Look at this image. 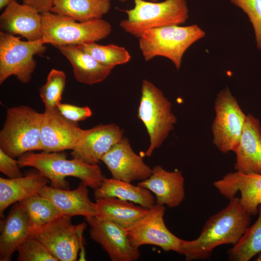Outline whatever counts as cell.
<instances>
[{
	"mask_svg": "<svg viewBox=\"0 0 261 261\" xmlns=\"http://www.w3.org/2000/svg\"><path fill=\"white\" fill-rule=\"evenodd\" d=\"M17 203L28 216L30 235L34 231L62 215L51 202L39 194Z\"/></svg>",
	"mask_w": 261,
	"mask_h": 261,
	"instance_id": "obj_27",
	"label": "cell"
},
{
	"mask_svg": "<svg viewBox=\"0 0 261 261\" xmlns=\"http://www.w3.org/2000/svg\"><path fill=\"white\" fill-rule=\"evenodd\" d=\"M133 8L125 11L127 19L119 26L127 33L140 38L147 29L184 24L188 18L186 0L161 2L134 0Z\"/></svg>",
	"mask_w": 261,
	"mask_h": 261,
	"instance_id": "obj_6",
	"label": "cell"
},
{
	"mask_svg": "<svg viewBox=\"0 0 261 261\" xmlns=\"http://www.w3.org/2000/svg\"><path fill=\"white\" fill-rule=\"evenodd\" d=\"M23 4L28 5L42 14L50 11L53 0H21Z\"/></svg>",
	"mask_w": 261,
	"mask_h": 261,
	"instance_id": "obj_35",
	"label": "cell"
},
{
	"mask_svg": "<svg viewBox=\"0 0 261 261\" xmlns=\"http://www.w3.org/2000/svg\"><path fill=\"white\" fill-rule=\"evenodd\" d=\"M42 116L28 106L9 108L0 131V148L14 158L29 151L42 150Z\"/></svg>",
	"mask_w": 261,
	"mask_h": 261,
	"instance_id": "obj_4",
	"label": "cell"
},
{
	"mask_svg": "<svg viewBox=\"0 0 261 261\" xmlns=\"http://www.w3.org/2000/svg\"><path fill=\"white\" fill-rule=\"evenodd\" d=\"M41 130L42 150L45 152L72 150L84 130L77 122L64 117L58 107L42 113Z\"/></svg>",
	"mask_w": 261,
	"mask_h": 261,
	"instance_id": "obj_13",
	"label": "cell"
},
{
	"mask_svg": "<svg viewBox=\"0 0 261 261\" xmlns=\"http://www.w3.org/2000/svg\"><path fill=\"white\" fill-rule=\"evenodd\" d=\"M108 0V1H110V0ZM120 1H125L127 0H120ZM151 1H154V2H157L159 0H150Z\"/></svg>",
	"mask_w": 261,
	"mask_h": 261,
	"instance_id": "obj_38",
	"label": "cell"
},
{
	"mask_svg": "<svg viewBox=\"0 0 261 261\" xmlns=\"http://www.w3.org/2000/svg\"><path fill=\"white\" fill-rule=\"evenodd\" d=\"M95 215L117 224L125 230L132 227L145 216L149 209L115 197H104L93 203Z\"/></svg>",
	"mask_w": 261,
	"mask_h": 261,
	"instance_id": "obj_24",
	"label": "cell"
},
{
	"mask_svg": "<svg viewBox=\"0 0 261 261\" xmlns=\"http://www.w3.org/2000/svg\"><path fill=\"white\" fill-rule=\"evenodd\" d=\"M233 152L236 172L261 174V125L251 114L246 116L239 143Z\"/></svg>",
	"mask_w": 261,
	"mask_h": 261,
	"instance_id": "obj_16",
	"label": "cell"
},
{
	"mask_svg": "<svg viewBox=\"0 0 261 261\" xmlns=\"http://www.w3.org/2000/svg\"><path fill=\"white\" fill-rule=\"evenodd\" d=\"M70 62L75 79L82 83L92 85L104 80L113 68L97 61L77 45L56 46Z\"/></svg>",
	"mask_w": 261,
	"mask_h": 261,
	"instance_id": "obj_23",
	"label": "cell"
},
{
	"mask_svg": "<svg viewBox=\"0 0 261 261\" xmlns=\"http://www.w3.org/2000/svg\"><path fill=\"white\" fill-rule=\"evenodd\" d=\"M163 205L155 204L148 213L132 227L126 230L130 244L136 248L144 245L160 247L163 251H174L182 255L181 239L173 234L166 226Z\"/></svg>",
	"mask_w": 261,
	"mask_h": 261,
	"instance_id": "obj_11",
	"label": "cell"
},
{
	"mask_svg": "<svg viewBox=\"0 0 261 261\" xmlns=\"http://www.w3.org/2000/svg\"><path fill=\"white\" fill-rule=\"evenodd\" d=\"M219 193L229 200L241 193L240 202L250 216L258 214L261 204V174L229 173L213 183Z\"/></svg>",
	"mask_w": 261,
	"mask_h": 261,
	"instance_id": "obj_17",
	"label": "cell"
},
{
	"mask_svg": "<svg viewBox=\"0 0 261 261\" xmlns=\"http://www.w3.org/2000/svg\"><path fill=\"white\" fill-rule=\"evenodd\" d=\"M214 109L215 117L211 126L213 143L223 153L233 152L239 143L246 115L228 87L217 94Z\"/></svg>",
	"mask_w": 261,
	"mask_h": 261,
	"instance_id": "obj_9",
	"label": "cell"
},
{
	"mask_svg": "<svg viewBox=\"0 0 261 261\" xmlns=\"http://www.w3.org/2000/svg\"><path fill=\"white\" fill-rule=\"evenodd\" d=\"M138 185L154 194L157 204L174 208L185 198L184 178L180 171L169 172L160 165H156L152 169L150 176Z\"/></svg>",
	"mask_w": 261,
	"mask_h": 261,
	"instance_id": "obj_19",
	"label": "cell"
},
{
	"mask_svg": "<svg viewBox=\"0 0 261 261\" xmlns=\"http://www.w3.org/2000/svg\"><path fill=\"white\" fill-rule=\"evenodd\" d=\"M87 186L81 182L73 190L64 189L45 185L39 194L51 202L61 215L70 218L95 215L93 203L89 199Z\"/></svg>",
	"mask_w": 261,
	"mask_h": 261,
	"instance_id": "obj_20",
	"label": "cell"
},
{
	"mask_svg": "<svg viewBox=\"0 0 261 261\" xmlns=\"http://www.w3.org/2000/svg\"><path fill=\"white\" fill-rule=\"evenodd\" d=\"M30 235L28 216L18 203H16L2 224L0 236V261H10L13 253Z\"/></svg>",
	"mask_w": 261,
	"mask_h": 261,
	"instance_id": "obj_22",
	"label": "cell"
},
{
	"mask_svg": "<svg viewBox=\"0 0 261 261\" xmlns=\"http://www.w3.org/2000/svg\"><path fill=\"white\" fill-rule=\"evenodd\" d=\"M90 238L100 244L112 261H135L140 256L138 248L130 243L125 229L98 215L85 218Z\"/></svg>",
	"mask_w": 261,
	"mask_h": 261,
	"instance_id": "obj_12",
	"label": "cell"
},
{
	"mask_svg": "<svg viewBox=\"0 0 261 261\" xmlns=\"http://www.w3.org/2000/svg\"><path fill=\"white\" fill-rule=\"evenodd\" d=\"M258 214L255 222L246 229L238 241L227 251L229 261H248L261 252V204Z\"/></svg>",
	"mask_w": 261,
	"mask_h": 261,
	"instance_id": "obj_28",
	"label": "cell"
},
{
	"mask_svg": "<svg viewBox=\"0 0 261 261\" xmlns=\"http://www.w3.org/2000/svg\"><path fill=\"white\" fill-rule=\"evenodd\" d=\"M248 16L255 35L257 46L261 50V0H230Z\"/></svg>",
	"mask_w": 261,
	"mask_h": 261,
	"instance_id": "obj_32",
	"label": "cell"
},
{
	"mask_svg": "<svg viewBox=\"0 0 261 261\" xmlns=\"http://www.w3.org/2000/svg\"><path fill=\"white\" fill-rule=\"evenodd\" d=\"M110 7L106 0H53L50 12L84 22L102 19Z\"/></svg>",
	"mask_w": 261,
	"mask_h": 261,
	"instance_id": "obj_26",
	"label": "cell"
},
{
	"mask_svg": "<svg viewBox=\"0 0 261 261\" xmlns=\"http://www.w3.org/2000/svg\"><path fill=\"white\" fill-rule=\"evenodd\" d=\"M95 200L115 197L132 202L149 209L155 204V198L148 189L114 178L104 177L101 186L94 190Z\"/></svg>",
	"mask_w": 261,
	"mask_h": 261,
	"instance_id": "obj_25",
	"label": "cell"
},
{
	"mask_svg": "<svg viewBox=\"0 0 261 261\" xmlns=\"http://www.w3.org/2000/svg\"><path fill=\"white\" fill-rule=\"evenodd\" d=\"M20 167H32L45 175L50 186L57 188L69 189L65 179L67 176L80 179L88 187L96 189L101 185L104 176L98 164H89L72 158L68 160L65 153L27 152L18 158Z\"/></svg>",
	"mask_w": 261,
	"mask_h": 261,
	"instance_id": "obj_2",
	"label": "cell"
},
{
	"mask_svg": "<svg viewBox=\"0 0 261 261\" xmlns=\"http://www.w3.org/2000/svg\"><path fill=\"white\" fill-rule=\"evenodd\" d=\"M123 137V130L114 123L100 124L83 132L71 155L89 164L100 163L102 157Z\"/></svg>",
	"mask_w": 261,
	"mask_h": 261,
	"instance_id": "obj_15",
	"label": "cell"
},
{
	"mask_svg": "<svg viewBox=\"0 0 261 261\" xmlns=\"http://www.w3.org/2000/svg\"><path fill=\"white\" fill-rule=\"evenodd\" d=\"M41 15L42 40L45 44L55 47L96 42L107 37L112 31L111 25L102 19L77 22L72 18L50 11Z\"/></svg>",
	"mask_w": 261,
	"mask_h": 261,
	"instance_id": "obj_5",
	"label": "cell"
},
{
	"mask_svg": "<svg viewBox=\"0 0 261 261\" xmlns=\"http://www.w3.org/2000/svg\"><path fill=\"white\" fill-rule=\"evenodd\" d=\"M18 160H15L0 148V171L8 178L20 177L23 174L20 169Z\"/></svg>",
	"mask_w": 261,
	"mask_h": 261,
	"instance_id": "obj_34",
	"label": "cell"
},
{
	"mask_svg": "<svg viewBox=\"0 0 261 261\" xmlns=\"http://www.w3.org/2000/svg\"><path fill=\"white\" fill-rule=\"evenodd\" d=\"M17 251L18 261H58L40 240L33 236L27 238Z\"/></svg>",
	"mask_w": 261,
	"mask_h": 261,
	"instance_id": "obj_31",
	"label": "cell"
},
{
	"mask_svg": "<svg viewBox=\"0 0 261 261\" xmlns=\"http://www.w3.org/2000/svg\"><path fill=\"white\" fill-rule=\"evenodd\" d=\"M39 171H32L25 176L10 179L0 177V216L10 205L34 195L50 182Z\"/></svg>",
	"mask_w": 261,
	"mask_h": 261,
	"instance_id": "obj_21",
	"label": "cell"
},
{
	"mask_svg": "<svg viewBox=\"0 0 261 261\" xmlns=\"http://www.w3.org/2000/svg\"><path fill=\"white\" fill-rule=\"evenodd\" d=\"M251 217L239 198L234 197L224 208L207 220L196 239H182V255L187 261L204 260L210 258L217 246L235 245L249 227Z\"/></svg>",
	"mask_w": 261,
	"mask_h": 261,
	"instance_id": "obj_1",
	"label": "cell"
},
{
	"mask_svg": "<svg viewBox=\"0 0 261 261\" xmlns=\"http://www.w3.org/2000/svg\"><path fill=\"white\" fill-rule=\"evenodd\" d=\"M102 161L112 177L127 182L145 180L152 173V169L143 160V157L135 153L128 140L123 137L102 157Z\"/></svg>",
	"mask_w": 261,
	"mask_h": 261,
	"instance_id": "obj_14",
	"label": "cell"
},
{
	"mask_svg": "<svg viewBox=\"0 0 261 261\" xmlns=\"http://www.w3.org/2000/svg\"><path fill=\"white\" fill-rule=\"evenodd\" d=\"M205 34L197 25L153 28L146 30L139 38V47L145 61L157 56L165 57L179 70L185 52Z\"/></svg>",
	"mask_w": 261,
	"mask_h": 261,
	"instance_id": "obj_3",
	"label": "cell"
},
{
	"mask_svg": "<svg viewBox=\"0 0 261 261\" xmlns=\"http://www.w3.org/2000/svg\"><path fill=\"white\" fill-rule=\"evenodd\" d=\"M66 76L62 71L52 69L48 74L45 84L40 89V95L45 110H52L61 102L66 85Z\"/></svg>",
	"mask_w": 261,
	"mask_h": 261,
	"instance_id": "obj_30",
	"label": "cell"
},
{
	"mask_svg": "<svg viewBox=\"0 0 261 261\" xmlns=\"http://www.w3.org/2000/svg\"><path fill=\"white\" fill-rule=\"evenodd\" d=\"M14 1H16V0H0V9L2 10L3 8H6Z\"/></svg>",
	"mask_w": 261,
	"mask_h": 261,
	"instance_id": "obj_36",
	"label": "cell"
},
{
	"mask_svg": "<svg viewBox=\"0 0 261 261\" xmlns=\"http://www.w3.org/2000/svg\"><path fill=\"white\" fill-rule=\"evenodd\" d=\"M137 116L145 126L149 137L150 145L145 156L150 157L174 129L177 118L172 112L171 102L160 89L147 79L142 82Z\"/></svg>",
	"mask_w": 261,
	"mask_h": 261,
	"instance_id": "obj_7",
	"label": "cell"
},
{
	"mask_svg": "<svg viewBox=\"0 0 261 261\" xmlns=\"http://www.w3.org/2000/svg\"><path fill=\"white\" fill-rule=\"evenodd\" d=\"M259 255L258 256L256 261H261V252L258 253Z\"/></svg>",
	"mask_w": 261,
	"mask_h": 261,
	"instance_id": "obj_37",
	"label": "cell"
},
{
	"mask_svg": "<svg viewBox=\"0 0 261 261\" xmlns=\"http://www.w3.org/2000/svg\"><path fill=\"white\" fill-rule=\"evenodd\" d=\"M0 28L3 32L20 35L27 41H37L42 39V15L31 6L14 1L0 15Z\"/></svg>",
	"mask_w": 261,
	"mask_h": 261,
	"instance_id": "obj_18",
	"label": "cell"
},
{
	"mask_svg": "<svg viewBox=\"0 0 261 261\" xmlns=\"http://www.w3.org/2000/svg\"><path fill=\"white\" fill-rule=\"evenodd\" d=\"M57 107L64 117L73 122L84 120L92 115V111L88 106L80 107L60 102Z\"/></svg>",
	"mask_w": 261,
	"mask_h": 261,
	"instance_id": "obj_33",
	"label": "cell"
},
{
	"mask_svg": "<svg viewBox=\"0 0 261 261\" xmlns=\"http://www.w3.org/2000/svg\"><path fill=\"white\" fill-rule=\"evenodd\" d=\"M44 44L42 39L24 41L0 31V84L13 75L22 83H29L36 66L34 56L45 52Z\"/></svg>",
	"mask_w": 261,
	"mask_h": 261,
	"instance_id": "obj_8",
	"label": "cell"
},
{
	"mask_svg": "<svg viewBox=\"0 0 261 261\" xmlns=\"http://www.w3.org/2000/svg\"><path fill=\"white\" fill-rule=\"evenodd\" d=\"M77 46L99 62L112 68L128 62L131 58L125 48L113 44L104 45L92 42Z\"/></svg>",
	"mask_w": 261,
	"mask_h": 261,
	"instance_id": "obj_29",
	"label": "cell"
},
{
	"mask_svg": "<svg viewBox=\"0 0 261 261\" xmlns=\"http://www.w3.org/2000/svg\"><path fill=\"white\" fill-rule=\"evenodd\" d=\"M69 217L61 215L30 236L40 240L60 261H74L83 249L85 222L73 225Z\"/></svg>",
	"mask_w": 261,
	"mask_h": 261,
	"instance_id": "obj_10",
	"label": "cell"
}]
</instances>
